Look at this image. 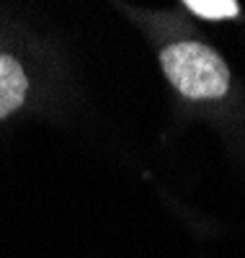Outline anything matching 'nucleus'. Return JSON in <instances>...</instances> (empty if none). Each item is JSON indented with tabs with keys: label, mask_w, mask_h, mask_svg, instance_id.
<instances>
[{
	"label": "nucleus",
	"mask_w": 245,
	"mask_h": 258,
	"mask_svg": "<svg viewBox=\"0 0 245 258\" xmlns=\"http://www.w3.org/2000/svg\"><path fill=\"white\" fill-rule=\"evenodd\" d=\"M186 8L209 21H225L240 13V6L235 0H186Z\"/></svg>",
	"instance_id": "obj_3"
},
{
	"label": "nucleus",
	"mask_w": 245,
	"mask_h": 258,
	"mask_svg": "<svg viewBox=\"0 0 245 258\" xmlns=\"http://www.w3.org/2000/svg\"><path fill=\"white\" fill-rule=\"evenodd\" d=\"M165 78L186 98H222L230 88V70L214 49L199 41H175L160 52Z\"/></svg>",
	"instance_id": "obj_1"
},
{
	"label": "nucleus",
	"mask_w": 245,
	"mask_h": 258,
	"mask_svg": "<svg viewBox=\"0 0 245 258\" xmlns=\"http://www.w3.org/2000/svg\"><path fill=\"white\" fill-rule=\"evenodd\" d=\"M29 78L21 62L6 52H0V119L18 111L26 101Z\"/></svg>",
	"instance_id": "obj_2"
}]
</instances>
